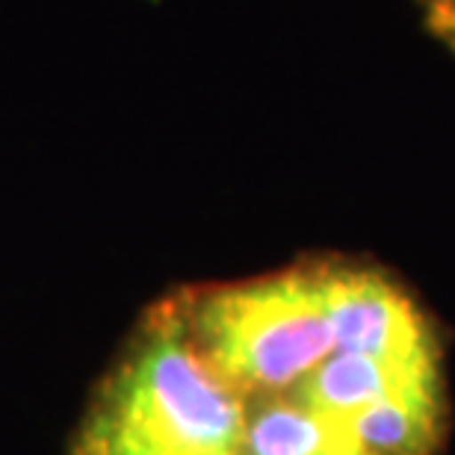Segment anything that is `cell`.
Returning <instances> with one entry per match:
<instances>
[{
	"label": "cell",
	"mask_w": 455,
	"mask_h": 455,
	"mask_svg": "<svg viewBox=\"0 0 455 455\" xmlns=\"http://www.w3.org/2000/svg\"><path fill=\"white\" fill-rule=\"evenodd\" d=\"M245 399L187 338L163 299L89 405L75 443L154 455H236Z\"/></svg>",
	"instance_id": "obj_1"
},
{
	"label": "cell",
	"mask_w": 455,
	"mask_h": 455,
	"mask_svg": "<svg viewBox=\"0 0 455 455\" xmlns=\"http://www.w3.org/2000/svg\"><path fill=\"white\" fill-rule=\"evenodd\" d=\"M202 358L245 399L290 394L334 352L329 260L169 296Z\"/></svg>",
	"instance_id": "obj_2"
},
{
	"label": "cell",
	"mask_w": 455,
	"mask_h": 455,
	"mask_svg": "<svg viewBox=\"0 0 455 455\" xmlns=\"http://www.w3.org/2000/svg\"><path fill=\"white\" fill-rule=\"evenodd\" d=\"M329 320L334 349L405 372L438 370V343L423 311L385 272L329 260Z\"/></svg>",
	"instance_id": "obj_3"
},
{
	"label": "cell",
	"mask_w": 455,
	"mask_h": 455,
	"mask_svg": "<svg viewBox=\"0 0 455 455\" xmlns=\"http://www.w3.org/2000/svg\"><path fill=\"white\" fill-rule=\"evenodd\" d=\"M236 455H361L349 423L314 411L293 394L254 396Z\"/></svg>",
	"instance_id": "obj_4"
},
{
	"label": "cell",
	"mask_w": 455,
	"mask_h": 455,
	"mask_svg": "<svg viewBox=\"0 0 455 455\" xmlns=\"http://www.w3.org/2000/svg\"><path fill=\"white\" fill-rule=\"evenodd\" d=\"M346 423L361 455H435L441 435V376L408 379Z\"/></svg>",
	"instance_id": "obj_5"
},
{
	"label": "cell",
	"mask_w": 455,
	"mask_h": 455,
	"mask_svg": "<svg viewBox=\"0 0 455 455\" xmlns=\"http://www.w3.org/2000/svg\"><path fill=\"white\" fill-rule=\"evenodd\" d=\"M420 376H438L435 372H405L390 363L370 358V355L358 352H340L334 349L329 358H323L299 385L290 390L296 399L311 405L314 411L338 417V420H349L367 405L379 403L390 390L399 387L408 379Z\"/></svg>",
	"instance_id": "obj_6"
},
{
	"label": "cell",
	"mask_w": 455,
	"mask_h": 455,
	"mask_svg": "<svg viewBox=\"0 0 455 455\" xmlns=\"http://www.w3.org/2000/svg\"><path fill=\"white\" fill-rule=\"evenodd\" d=\"M426 6H429V24L438 33L455 24V0H426Z\"/></svg>",
	"instance_id": "obj_7"
},
{
	"label": "cell",
	"mask_w": 455,
	"mask_h": 455,
	"mask_svg": "<svg viewBox=\"0 0 455 455\" xmlns=\"http://www.w3.org/2000/svg\"><path fill=\"white\" fill-rule=\"evenodd\" d=\"M71 455H154V452H131V450H110V447H86V443H71Z\"/></svg>",
	"instance_id": "obj_8"
},
{
	"label": "cell",
	"mask_w": 455,
	"mask_h": 455,
	"mask_svg": "<svg viewBox=\"0 0 455 455\" xmlns=\"http://www.w3.org/2000/svg\"><path fill=\"white\" fill-rule=\"evenodd\" d=\"M441 36H443V39H447V42H452V44H455V24H450L447 30H443Z\"/></svg>",
	"instance_id": "obj_9"
}]
</instances>
